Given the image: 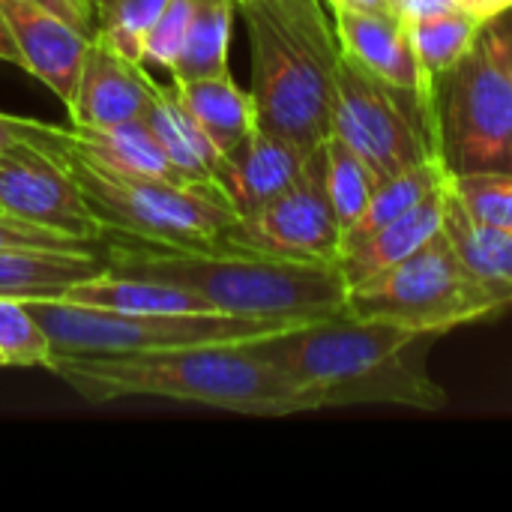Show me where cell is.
<instances>
[{
    "instance_id": "cell-24",
    "label": "cell",
    "mask_w": 512,
    "mask_h": 512,
    "mask_svg": "<svg viewBox=\"0 0 512 512\" xmlns=\"http://www.w3.org/2000/svg\"><path fill=\"white\" fill-rule=\"evenodd\" d=\"M483 24L486 21L480 15H474L462 6L432 15V18H423V21H414V24H405L429 93H432L435 78L450 72L477 45Z\"/></svg>"
},
{
    "instance_id": "cell-25",
    "label": "cell",
    "mask_w": 512,
    "mask_h": 512,
    "mask_svg": "<svg viewBox=\"0 0 512 512\" xmlns=\"http://www.w3.org/2000/svg\"><path fill=\"white\" fill-rule=\"evenodd\" d=\"M447 183V171L438 159H426L408 171H399L387 180L378 183V189L372 192L369 207L363 210V216L354 222V228L342 237V252L354 243H360L363 237H369L372 231L384 228L387 222L411 213L414 207H420L429 195H435L438 189H444Z\"/></svg>"
},
{
    "instance_id": "cell-16",
    "label": "cell",
    "mask_w": 512,
    "mask_h": 512,
    "mask_svg": "<svg viewBox=\"0 0 512 512\" xmlns=\"http://www.w3.org/2000/svg\"><path fill=\"white\" fill-rule=\"evenodd\" d=\"M450 180V177H447ZM447 198H450V186L444 183V189H438L435 195H429L420 207H414L411 213L387 222L384 228L372 231L369 237H363L360 243L348 246L339 258V267L348 279V285H357L405 258H411L417 249H423L429 240H435L444 231V213H447Z\"/></svg>"
},
{
    "instance_id": "cell-3",
    "label": "cell",
    "mask_w": 512,
    "mask_h": 512,
    "mask_svg": "<svg viewBox=\"0 0 512 512\" xmlns=\"http://www.w3.org/2000/svg\"><path fill=\"white\" fill-rule=\"evenodd\" d=\"M429 339L435 336L342 312L252 339V348L306 387L318 408L399 405L441 411L447 393L423 363Z\"/></svg>"
},
{
    "instance_id": "cell-21",
    "label": "cell",
    "mask_w": 512,
    "mask_h": 512,
    "mask_svg": "<svg viewBox=\"0 0 512 512\" xmlns=\"http://www.w3.org/2000/svg\"><path fill=\"white\" fill-rule=\"evenodd\" d=\"M450 186V180H447ZM444 234L471 276L507 309L512 306V231H498L477 225L456 204L453 192L447 198Z\"/></svg>"
},
{
    "instance_id": "cell-28",
    "label": "cell",
    "mask_w": 512,
    "mask_h": 512,
    "mask_svg": "<svg viewBox=\"0 0 512 512\" xmlns=\"http://www.w3.org/2000/svg\"><path fill=\"white\" fill-rule=\"evenodd\" d=\"M450 192L477 225L512 231V174L450 177Z\"/></svg>"
},
{
    "instance_id": "cell-29",
    "label": "cell",
    "mask_w": 512,
    "mask_h": 512,
    "mask_svg": "<svg viewBox=\"0 0 512 512\" xmlns=\"http://www.w3.org/2000/svg\"><path fill=\"white\" fill-rule=\"evenodd\" d=\"M168 0H96V30L141 63V42Z\"/></svg>"
},
{
    "instance_id": "cell-27",
    "label": "cell",
    "mask_w": 512,
    "mask_h": 512,
    "mask_svg": "<svg viewBox=\"0 0 512 512\" xmlns=\"http://www.w3.org/2000/svg\"><path fill=\"white\" fill-rule=\"evenodd\" d=\"M54 357V348L27 309L24 300L0 297V366H39L45 369Z\"/></svg>"
},
{
    "instance_id": "cell-32",
    "label": "cell",
    "mask_w": 512,
    "mask_h": 512,
    "mask_svg": "<svg viewBox=\"0 0 512 512\" xmlns=\"http://www.w3.org/2000/svg\"><path fill=\"white\" fill-rule=\"evenodd\" d=\"M12 249H60V252H84V249H99V243H87L69 234H60L45 225H33L27 219L9 216L0 210V252Z\"/></svg>"
},
{
    "instance_id": "cell-42",
    "label": "cell",
    "mask_w": 512,
    "mask_h": 512,
    "mask_svg": "<svg viewBox=\"0 0 512 512\" xmlns=\"http://www.w3.org/2000/svg\"><path fill=\"white\" fill-rule=\"evenodd\" d=\"M324 6H327V0H324Z\"/></svg>"
},
{
    "instance_id": "cell-20",
    "label": "cell",
    "mask_w": 512,
    "mask_h": 512,
    "mask_svg": "<svg viewBox=\"0 0 512 512\" xmlns=\"http://www.w3.org/2000/svg\"><path fill=\"white\" fill-rule=\"evenodd\" d=\"M60 300L90 309L126 312V315H186V312H213L201 297L156 279L120 276L108 267L78 285H72Z\"/></svg>"
},
{
    "instance_id": "cell-38",
    "label": "cell",
    "mask_w": 512,
    "mask_h": 512,
    "mask_svg": "<svg viewBox=\"0 0 512 512\" xmlns=\"http://www.w3.org/2000/svg\"><path fill=\"white\" fill-rule=\"evenodd\" d=\"M462 9H468V12H474V15H480L483 21L486 18H492L495 12H501V9H507V0H456Z\"/></svg>"
},
{
    "instance_id": "cell-31",
    "label": "cell",
    "mask_w": 512,
    "mask_h": 512,
    "mask_svg": "<svg viewBox=\"0 0 512 512\" xmlns=\"http://www.w3.org/2000/svg\"><path fill=\"white\" fill-rule=\"evenodd\" d=\"M234 3L237 6L261 3L270 12H276L285 24L300 30L306 39H312L318 48H324L327 54H339V39H336V30L324 12V0H234Z\"/></svg>"
},
{
    "instance_id": "cell-17",
    "label": "cell",
    "mask_w": 512,
    "mask_h": 512,
    "mask_svg": "<svg viewBox=\"0 0 512 512\" xmlns=\"http://www.w3.org/2000/svg\"><path fill=\"white\" fill-rule=\"evenodd\" d=\"M105 252L12 249L0 252V297L9 300H60L72 285L102 273Z\"/></svg>"
},
{
    "instance_id": "cell-12",
    "label": "cell",
    "mask_w": 512,
    "mask_h": 512,
    "mask_svg": "<svg viewBox=\"0 0 512 512\" xmlns=\"http://www.w3.org/2000/svg\"><path fill=\"white\" fill-rule=\"evenodd\" d=\"M159 84L147 66L126 57L105 33L93 30L69 108L75 126H120L144 120Z\"/></svg>"
},
{
    "instance_id": "cell-13",
    "label": "cell",
    "mask_w": 512,
    "mask_h": 512,
    "mask_svg": "<svg viewBox=\"0 0 512 512\" xmlns=\"http://www.w3.org/2000/svg\"><path fill=\"white\" fill-rule=\"evenodd\" d=\"M21 54V69L39 78L63 105L72 102L90 36L33 0H0Z\"/></svg>"
},
{
    "instance_id": "cell-19",
    "label": "cell",
    "mask_w": 512,
    "mask_h": 512,
    "mask_svg": "<svg viewBox=\"0 0 512 512\" xmlns=\"http://www.w3.org/2000/svg\"><path fill=\"white\" fill-rule=\"evenodd\" d=\"M171 87L180 105L192 114V120L204 129V135L222 156L237 150L258 129L252 93L243 90L231 78V72L192 81H171Z\"/></svg>"
},
{
    "instance_id": "cell-23",
    "label": "cell",
    "mask_w": 512,
    "mask_h": 512,
    "mask_svg": "<svg viewBox=\"0 0 512 512\" xmlns=\"http://www.w3.org/2000/svg\"><path fill=\"white\" fill-rule=\"evenodd\" d=\"M234 18H237L234 0H195L180 57L171 69V81L225 75Z\"/></svg>"
},
{
    "instance_id": "cell-30",
    "label": "cell",
    "mask_w": 512,
    "mask_h": 512,
    "mask_svg": "<svg viewBox=\"0 0 512 512\" xmlns=\"http://www.w3.org/2000/svg\"><path fill=\"white\" fill-rule=\"evenodd\" d=\"M192 3L195 0H168L165 9L159 12V18L153 21V27L147 30L144 42H141V63L144 66H159L171 75L186 30H189V18H192Z\"/></svg>"
},
{
    "instance_id": "cell-39",
    "label": "cell",
    "mask_w": 512,
    "mask_h": 512,
    "mask_svg": "<svg viewBox=\"0 0 512 512\" xmlns=\"http://www.w3.org/2000/svg\"><path fill=\"white\" fill-rule=\"evenodd\" d=\"M336 3H351L357 9H369V12H384V15H396V0H336ZM333 3V6H336ZM330 6V9H333Z\"/></svg>"
},
{
    "instance_id": "cell-5",
    "label": "cell",
    "mask_w": 512,
    "mask_h": 512,
    "mask_svg": "<svg viewBox=\"0 0 512 512\" xmlns=\"http://www.w3.org/2000/svg\"><path fill=\"white\" fill-rule=\"evenodd\" d=\"M252 48V102L258 129L312 153L333 135L336 60L261 3L237 6Z\"/></svg>"
},
{
    "instance_id": "cell-41",
    "label": "cell",
    "mask_w": 512,
    "mask_h": 512,
    "mask_svg": "<svg viewBox=\"0 0 512 512\" xmlns=\"http://www.w3.org/2000/svg\"><path fill=\"white\" fill-rule=\"evenodd\" d=\"M507 6H512V0H507Z\"/></svg>"
},
{
    "instance_id": "cell-10",
    "label": "cell",
    "mask_w": 512,
    "mask_h": 512,
    "mask_svg": "<svg viewBox=\"0 0 512 512\" xmlns=\"http://www.w3.org/2000/svg\"><path fill=\"white\" fill-rule=\"evenodd\" d=\"M219 243L279 258L339 264L342 225L327 195L324 144L309 153L300 180L288 192H282L258 213L237 219Z\"/></svg>"
},
{
    "instance_id": "cell-34",
    "label": "cell",
    "mask_w": 512,
    "mask_h": 512,
    "mask_svg": "<svg viewBox=\"0 0 512 512\" xmlns=\"http://www.w3.org/2000/svg\"><path fill=\"white\" fill-rule=\"evenodd\" d=\"M51 129H54V123H42L33 117H15V114L0 111V150H9V147L24 144V141L45 147Z\"/></svg>"
},
{
    "instance_id": "cell-15",
    "label": "cell",
    "mask_w": 512,
    "mask_h": 512,
    "mask_svg": "<svg viewBox=\"0 0 512 512\" xmlns=\"http://www.w3.org/2000/svg\"><path fill=\"white\" fill-rule=\"evenodd\" d=\"M333 30L339 39V51L360 63L366 72L396 84L417 90L432 102V93L423 81L417 54L408 39V27L396 15L357 9L351 3L333 6Z\"/></svg>"
},
{
    "instance_id": "cell-36",
    "label": "cell",
    "mask_w": 512,
    "mask_h": 512,
    "mask_svg": "<svg viewBox=\"0 0 512 512\" xmlns=\"http://www.w3.org/2000/svg\"><path fill=\"white\" fill-rule=\"evenodd\" d=\"M456 6H459L456 0H396V18L402 24H414V21H423V18L450 12Z\"/></svg>"
},
{
    "instance_id": "cell-35",
    "label": "cell",
    "mask_w": 512,
    "mask_h": 512,
    "mask_svg": "<svg viewBox=\"0 0 512 512\" xmlns=\"http://www.w3.org/2000/svg\"><path fill=\"white\" fill-rule=\"evenodd\" d=\"M33 3L60 15L63 21H69L72 27H78L87 36L96 30V0H33Z\"/></svg>"
},
{
    "instance_id": "cell-26",
    "label": "cell",
    "mask_w": 512,
    "mask_h": 512,
    "mask_svg": "<svg viewBox=\"0 0 512 512\" xmlns=\"http://www.w3.org/2000/svg\"><path fill=\"white\" fill-rule=\"evenodd\" d=\"M324 180L327 195L333 204V213L342 225V237L354 228V222L363 216V210L372 201V192L378 189L375 171L336 135L324 141Z\"/></svg>"
},
{
    "instance_id": "cell-11",
    "label": "cell",
    "mask_w": 512,
    "mask_h": 512,
    "mask_svg": "<svg viewBox=\"0 0 512 512\" xmlns=\"http://www.w3.org/2000/svg\"><path fill=\"white\" fill-rule=\"evenodd\" d=\"M0 210L87 243H102L105 234L66 165L30 141L0 150Z\"/></svg>"
},
{
    "instance_id": "cell-9",
    "label": "cell",
    "mask_w": 512,
    "mask_h": 512,
    "mask_svg": "<svg viewBox=\"0 0 512 512\" xmlns=\"http://www.w3.org/2000/svg\"><path fill=\"white\" fill-rule=\"evenodd\" d=\"M333 78V135L342 138L378 180L435 159L426 96L366 72L348 54H339Z\"/></svg>"
},
{
    "instance_id": "cell-40",
    "label": "cell",
    "mask_w": 512,
    "mask_h": 512,
    "mask_svg": "<svg viewBox=\"0 0 512 512\" xmlns=\"http://www.w3.org/2000/svg\"><path fill=\"white\" fill-rule=\"evenodd\" d=\"M333 3H336V0H327V9H330V6H333Z\"/></svg>"
},
{
    "instance_id": "cell-6",
    "label": "cell",
    "mask_w": 512,
    "mask_h": 512,
    "mask_svg": "<svg viewBox=\"0 0 512 512\" xmlns=\"http://www.w3.org/2000/svg\"><path fill=\"white\" fill-rule=\"evenodd\" d=\"M345 312L441 336L498 315L504 306L471 276L441 231L411 258L351 285Z\"/></svg>"
},
{
    "instance_id": "cell-8",
    "label": "cell",
    "mask_w": 512,
    "mask_h": 512,
    "mask_svg": "<svg viewBox=\"0 0 512 512\" xmlns=\"http://www.w3.org/2000/svg\"><path fill=\"white\" fill-rule=\"evenodd\" d=\"M45 330L54 354H144L186 345L249 342L288 327L234 318L222 312L126 315L75 306L66 300H24Z\"/></svg>"
},
{
    "instance_id": "cell-4",
    "label": "cell",
    "mask_w": 512,
    "mask_h": 512,
    "mask_svg": "<svg viewBox=\"0 0 512 512\" xmlns=\"http://www.w3.org/2000/svg\"><path fill=\"white\" fill-rule=\"evenodd\" d=\"M45 150L75 177L105 231L162 246H213L237 222L216 183H180L102 168L63 144L60 126L51 129Z\"/></svg>"
},
{
    "instance_id": "cell-1",
    "label": "cell",
    "mask_w": 512,
    "mask_h": 512,
    "mask_svg": "<svg viewBox=\"0 0 512 512\" xmlns=\"http://www.w3.org/2000/svg\"><path fill=\"white\" fill-rule=\"evenodd\" d=\"M45 369L93 405L171 399L249 417L321 411L306 387L252 348V339L144 354H54Z\"/></svg>"
},
{
    "instance_id": "cell-14",
    "label": "cell",
    "mask_w": 512,
    "mask_h": 512,
    "mask_svg": "<svg viewBox=\"0 0 512 512\" xmlns=\"http://www.w3.org/2000/svg\"><path fill=\"white\" fill-rule=\"evenodd\" d=\"M309 153L291 141L255 129L237 150L225 153L213 171V183L237 213V219L258 213L282 192H288L303 168Z\"/></svg>"
},
{
    "instance_id": "cell-2",
    "label": "cell",
    "mask_w": 512,
    "mask_h": 512,
    "mask_svg": "<svg viewBox=\"0 0 512 512\" xmlns=\"http://www.w3.org/2000/svg\"><path fill=\"white\" fill-rule=\"evenodd\" d=\"M105 264L120 276L177 285L213 312L276 327L342 315L351 291L336 261H297L225 243L162 246L129 237L105 246Z\"/></svg>"
},
{
    "instance_id": "cell-37",
    "label": "cell",
    "mask_w": 512,
    "mask_h": 512,
    "mask_svg": "<svg viewBox=\"0 0 512 512\" xmlns=\"http://www.w3.org/2000/svg\"><path fill=\"white\" fill-rule=\"evenodd\" d=\"M0 63H12L21 69V54H18V45L12 39V30H9L3 12H0Z\"/></svg>"
},
{
    "instance_id": "cell-22",
    "label": "cell",
    "mask_w": 512,
    "mask_h": 512,
    "mask_svg": "<svg viewBox=\"0 0 512 512\" xmlns=\"http://www.w3.org/2000/svg\"><path fill=\"white\" fill-rule=\"evenodd\" d=\"M144 123L150 126L153 138L171 159V165L183 174L189 183H213V171L222 159V153L213 147V141L204 135V129L192 120V114L180 105L174 87L156 90V99L150 111L144 114Z\"/></svg>"
},
{
    "instance_id": "cell-7",
    "label": "cell",
    "mask_w": 512,
    "mask_h": 512,
    "mask_svg": "<svg viewBox=\"0 0 512 512\" xmlns=\"http://www.w3.org/2000/svg\"><path fill=\"white\" fill-rule=\"evenodd\" d=\"M432 147L447 177L512 174V81L477 45L432 84Z\"/></svg>"
},
{
    "instance_id": "cell-18",
    "label": "cell",
    "mask_w": 512,
    "mask_h": 512,
    "mask_svg": "<svg viewBox=\"0 0 512 512\" xmlns=\"http://www.w3.org/2000/svg\"><path fill=\"white\" fill-rule=\"evenodd\" d=\"M60 141L87 156L90 162L123 171V174H138V177H159V180H183V174L171 165L159 141L153 138L150 126L144 120L120 123V126H60Z\"/></svg>"
},
{
    "instance_id": "cell-33",
    "label": "cell",
    "mask_w": 512,
    "mask_h": 512,
    "mask_svg": "<svg viewBox=\"0 0 512 512\" xmlns=\"http://www.w3.org/2000/svg\"><path fill=\"white\" fill-rule=\"evenodd\" d=\"M480 42L492 54V60L501 66V72L512 81V6L486 18L480 30Z\"/></svg>"
}]
</instances>
